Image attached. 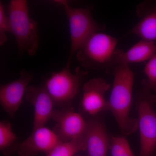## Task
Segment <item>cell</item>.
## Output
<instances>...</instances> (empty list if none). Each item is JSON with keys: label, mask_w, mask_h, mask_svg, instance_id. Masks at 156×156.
Listing matches in <instances>:
<instances>
[{"label": "cell", "mask_w": 156, "mask_h": 156, "mask_svg": "<svg viewBox=\"0 0 156 156\" xmlns=\"http://www.w3.org/2000/svg\"><path fill=\"white\" fill-rule=\"evenodd\" d=\"M156 53V45L154 42L141 39L126 52L116 50L113 59V65H129L148 61Z\"/></svg>", "instance_id": "13"}, {"label": "cell", "mask_w": 156, "mask_h": 156, "mask_svg": "<svg viewBox=\"0 0 156 156\" xmlns=\"http://www.w3.org/2000/svg\"><path fill=\"white\" fill-rule=\"evenodd\" d=\"M131 32L142 40L154 42L156 41V11L146 14Z\"/></svg>", "instance_id": "14"}, {"label": "cell", "mask_w": 156, "mask_h": 156, "mask_svg": "<svg viewBox=\"0 0 156 156\" xmlns=\"http://www.w3.org/2000/svg\"><path fill=\"white\" fill-rule=\"evenodd\" d=\"M143 72L146 76L143 81L144 86L147 89L156 91V53L147 61Z\"/></svg>", "instance_id": "18"}, {"label": "cell", "mask_w": 156, "mask_h": 156, "mask_svg": "<svg viewBox=\"0 0 156 156\" xmlns=\"http://www.w3.org/2000/svg\"><path fill=\"white\" fill-rule=\"evenodd\" d=\"M52 119L56 122L54 132L61 142L83 136L87 123L80 114L71 109L55 110Z\"/></svg>", "instance_id": "8"}, {"label": "cell", "mask_w": 156, "mask_h": 156, "mask_svg": "<svg viewBox=\"0 0 156 156\" xmlns=\"http://www.w3.org/2000/svg\"><path fill=\"white\" fill-rule=\"evenodd\" d=\"M87 73L77 68L75 73L65 67L52 73L44 85L54 104L64 105L71 102L77 94L81 81Z\"/></svg>", "instance_id": "5"}, {"label": "cell", "mask_w": 156, "mask_h": 156, "mask_svg": "<svg viewBox=\"0 0 156 156\" xmlns=\"http://www.w3.org/2000/svg\"><path fill=\"white\" fill-rule=\"evenodd\" d=\"M54 2L63 7L68 20L70 50L66 67L69 69L73 55L92 35L100 31V27L92 17L90 7L72 8L66 0H56Z\"/></svg>", "instance_id": "3"}, {"label": "cell", "mask_w": 156, "mask_h": 156, "mask_svg": "<svg viewBox=\"0 0 156 156\" xmlns=\"http://www.w3.org/2000/svg\"><path fill=\"white\" fill-rule=\"evenodd\" d=\"M86 150L83 134L69 141H60L46 154L47 156H73L79 152Z\"/></svg>", "instance_id": "15"}, {"label": "cell", "mask_w": 156, "mask_h": 156, "mask_svg": "<svg viewBox=\"0 0 156 156\" xmlns=\"http://www.w3.org/2000/svg\"><path fill=\"white\" fill-rule=\"evenodd\" d=\"M111 151L112 156H135L127 140L122 136L112 138Z\"/></svg>", "instance_id": "17"}, {"label": "cell", "mask_w": 156, "mask_h": 156, "mask_svg": "<svg viewBox=\"0 0 156 156\" xmlns=\"http://www.w3.org/2000/svg\"><path fill=\"white\" fill-rule=\"evenodd\" d=\"M138 125L140 137L139 156H156V114L151 103L143 99L138 104Z\"/></svg>", "instance_id": "6"}, {"label": "cell", "mask_w": 156, "mask_h": 156, "mask_svg": "<svg viewBox=\"0 0 156 156\" xmlns=\"http://www.w3.org/2000/svg\"><path fill=\"white\" fill-rule=\"evenodd\" d=\"M8 15L17 48L20 53L33 56L39 48L37 23L31 18L27 1L11 0L8 6Z\"/></svg>", "instance_id": "2"}, {"label": "cell", "mask_w": 156, "mask_h": 156, "mask_svg": "<svg viewBox=\"0 0 156 156\" xmlns=\"http://www.w3.org/2000/svg\"><path fill=\"white\" fill-rule=\"evenodd\" d=\"M11 33V21L6 14L5 7L0 2V45L2 46L7 40V33Z\"/></svg>", "instance_id": "19"}, {"label": "cell", "mask_w": 156, "mask_h": 156, "mask_svg": "<svg viewBox=\"0 0 156 156\" xmlns=\"http://www.w3.org/2000/svg\"><path fill=\"white\" fill-rule=\"evenodd\" d=\"M25 96L34 108L33 130L44 127L52 119L54 111V102L44 85L29 86Z\"/></svg>", "instance_id": "9"}, {"label": "cell", "mask_w": 156, "mask_h": 156, "mask_svg": "<svg viewBox=\"0 0 156 156\" xmlns=\"http://www.w3.org/2000/svg\"><path fill=\"white\" fill-rule=\"evenodd\" d=\"M60 142L54 131L44 126L33 130L30 136L17 144L16 149L19 156H34L47 153Z\"/></svg>", "instance_id": "10"}, {"label": "cell", "mask_w": 156, "mask_h": 156, "mask_svg": "<svg viewBox=\"0 0 156 156\" xmlns=\"http://www.w3.org/2000/svg\"><path fill=\"white\" fill-rule=\"evenodd\" d=\"M110 86L101 78H94L88 81L83 87L82 108L89 114H96L104 110H107L105 93Z\"/></svg>", "instance_id": "11"}, {"label": "cell", "mask_w": 156, "mask_h": 156, "mask_svg": "<svg viewBox=\"0 0 156 156\" xmlns=\"http://www.w3.org/2000/svg\"><path fill=\"white\" fill-rule=\"evenodd\" d=\"M18 137L13 132L10 122L2 121L0 122V149H5L11 146L17 140Z\"/></svg>", "instance_id": "16"}, {"label": "cell", "mask_w": 156, "mask_h": 156, "mask_svg": "<svg viewBox=\"0 0 156 156\" xmlns=\"http://www.w3.org/2000/svg\"><path fill=\"white\" fill-rule=\"evenodd\" d=\"M32 73L22 70L17 80L1 85L0 103L4 109L11 118L15 116L25 95L29 84L32 80Z\"/></svg>", "instance_id": "7"}, {"label": "cell", "mask_w": 156, "mask_h": 156, "mask_svg": "<svg viewBox=\"0 0 156 156\" xmlns=\"http://www.w3.org/2000/svg\"><path fill=\"white\" fill-rule=\"evenodd\" d=\"M118 39L97 32L92 35L76 54L78 61L86 68L100 69L113 65Z\"/></svg>", "instance_id": "4"}, {"label": "cell", "mask_w": 156, "mask_h": 156, "mask_svg": "<svg viewBox=\"0 0 156 156\" xmlns=\"http://www.w3.org/2000/svg\"><path fill=\"white\" fill-rule=\"evenodd\" d=\"M113 84L111 94L107 102V110L112 112L123 134L133 133L138 127V120L129 115L134 74L129 65L118 64L114 70Z\"/></svg>", "instance_id": "1"}, {"label": "cell", "mask_w": 156, "mask_h": 156, "mask_svg": "<svg viewBox=\"0 0 156 156\" xmlns=\"http://www.w3.org/2000/svg\"><path fill=\"white\" fill-rule=\"evenodd\" d=\"M84 137L88 156H107L109 148L108 136L99 121L92 120L87 123Z\"/></svg>", "instance_id": "12"}]
</instances>
